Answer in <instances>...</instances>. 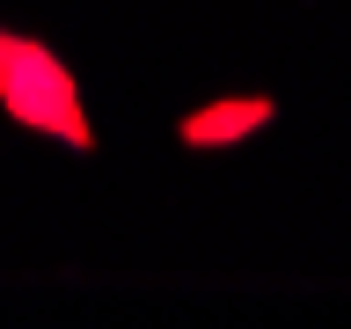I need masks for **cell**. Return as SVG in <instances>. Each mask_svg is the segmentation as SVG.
I'll use <instances>...</instances> for the list:
<instances>
[{
	"label": "cell",
	"instance_id": "7a4b0ae2",
	"mask_svg": "<svg viewBox=\"0 0 351 329\" xmlns=\"http://www.w3.org/2000/svg\"><path fill=\"white\" fill-rule=\"evenodd\" d=\"M278 110L263 103V95H249V103H219V110H205V117H191V147H234L241 132H256V125H271Z\"/></svg>",
	"mask_w": 351,
	"mask_h": 329
},
{
	"label": "cell",
	"instance_id": "6da1fadb",
	"mask_svg": "<svg viewBox=\"0 0 351 329\" xmlns=\"http://www.w3.org/2000/svg\"><path fill=\"white\" fill-rule=\"evenodd\" d=\"M0 103L15 125H37V132H59L66 147H88V117H81V95H73V73H66L44 44L0 29Z\"/></svg>",
	"mask_w": 351,
	"mask_h": 329
}]
</instances>
